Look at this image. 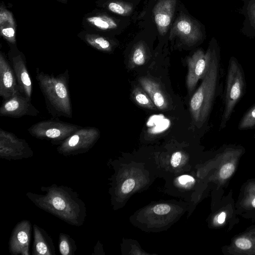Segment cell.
I'll return each instance as SVG.
<instances>
[{
	"label": "cell",
	"instance_id": "obj_5",
	"mask_svg": "<svg viewBox=\"0 0 255 255\" xmlns=\"http://www.w3.org/2000/svg\"><path fill=\"white\" fill-rule=\"evenodd\" d=\"M81 127L55 119L39 122L32 125L27 131L35 138L59 145Z\"/></svg>",
	"mask_w": 255,
	"mask_h": 255
},
{
	"label": "cell",
	"instance_id": "obj_33",
	"mask_svg": "<svg viewBox=\"0 0 255 255\" xmlns=\"http://www.w3.org/2000/svg\"><path fill=\"white\" fill-rule=\"evenodd\" d=\"M226 217V213L222 211L216 217V222L219 225H222L225 222Z\"/></svg>",
	"mask_w": 255,
	"mask_h": 255
},
{
	"label": "cell",
	"instance_id": "obj_13",
	"mask_svg": "<svg viewBox=\"0 0 255 255\" xmlns=\"http://www.w3.org/2000/svg\"><path fill=\"white\" fill-rule=\"evenodd\" d=\"M19 91L18 85L13 69L4 53L0 51V96L2 100H6Z\"/></svg>",
	"mask_w": 255,
	"mask_h": 255
},
{
	"label": "cell",
	"instance_id": "obj_3",
	"mask_svg": "<svg viewBox=\"0 0 255 255\" xmlns=\"http://www.w3.org/2000/svg\"><path fill=\"white\" fill-rule=\"evenodd\" d=\"M36 79L44 96L48 113L53 118H72L73 111L69 89V71L57 76L36 70Z\"/></svg>",
	"mask_w": 255,
	"mask_h": 255
},
{
	"label": "cell",
	"instance_id": "obj_25",
	"mask_svg": "<svg viewBox=\"0 0 255 255\" xmlns=\"http://www.w3.org/2000/svg\"><path fill=\"white\" fill-rule=\"evenodd\" d=\"M146 53L144 45L137 44L134 48L130 58L129 66L134 68L143 65L146 61Z\"/></svg>",
	"mask_w": 255,
	"mask_h": 255
},
{
	"label": "cell",
	"instance_id": "obj_21",
	"mask_svg": "<svg viewBox=\"0 0 255 255\" xmlns=\"http://www.w3.org/2000/svg\"><path fill=\"white\" fill-rule=\"evenodd\" d=\"M231 251L238 254H255V237L245 233L233 240Z\"/></svg>",
	"mask_w": 255,
	"mask_h": 255
},
{
	"label": "cell",
	"instance_id": "obj_17",
	"mask_svg": "<svg viewBox=\"0 0 255 255\" xmlns=\"http://www.w3.org/2000/svg\"><path fill=\"white\" fill-rule=\"evenodd\" d=\"M138 81L143 90L149 96L158 109L165 110L168 108L167 97L158 82L144 77L139 78Z\"/></svg>",
	"mask_w": 255,
	"mask_h": 255
},
{
	"label": "cell",
	"instance_id": "obj_8",
	"mask_svg": "<svg viewBox=\"0 0 255 255\" xmlns=\"http://www.w3.org/2000/svg\"><path fill=\"white\" fill-rule=\"evenodd\" d=\"M8 60L15 75L19 91L31 101L32 82L26 66L24 54L17 45L9 46Z\"/></svg>",
	"mask_w": 255,
	"mask_h": 255
},
{
	"label": "cell",
	"instance_id": "obj_20",
	"mask_svg": "<svg viewBox=\"0 0 255 255\" xmlns=\"http://www.w3.org/2000/svg\"><path fill=\"white\" fill-rule=\"evenodd\" d=\"M243 2L240 13L245 17L242 32L250 37H255V0H241Z\"/></svg>",
	"mask_w": 255,
	"mask_h": 255
},
{
	"label": "cell",
	"instance_id": "obj_19",
	"mask_svg": "<svg viewBox=\"0 0 255 255\" xmlns=\"http://www.w3.org/2000/svg\"><path fill=\"white\" fill-rule=\"evenodd\" d=\"M77 36L87 45L103 52H111L115 46L113 40L103 34L83 29L78 33Z\"/></svg>",
	"mask_w": 255,
	"mask_h": 255
},
{
	"label": "cell",
	"instance_id": "obj_23",
	"mask_svg": "<svg viewBox=\"0 0 255 255\" xmlns=\"http://www.w3.org/2000/svg\"><path fill=\"white\" fill-rule=\"evenodd\" d=\"M58 248L62 255H75L77 246L74 240L69 235L60 233L58 238Z\"/></svg>",
	"mask_w": 255,
	"mask_h": 255
},
{
	"label": "cell",
	"instance_id": "obj_7",
	"mask_svg": "<svg viewBox=\"0 0 255 255\" xmlns=\"http://www.w3.org/2000/svg\"><path fill=\"white\" fill-rule=\"evenodd\" d=\"M33 151L26 141L0 128V157L7 160L30 158Z\"/></svg>",
	"mask_w": 255,
	"mask_h": 255
},
{
	"label": "cell",
	"instance_id": "obj_27",
	"mask_svg": "<svg viewBox=\"0 0 255 255\" xmlns=\"http://www.w3.org/2000/svg\"><path fill=\"white\" fill-rule=\"evenodd\" d=\"M236 166L234 162H228L220 168L219 175L221 179L227 180L230 178L235 171Z\"/></svg>",
	"mask_w": 255,
	"mask_h": 255
},
{
	"label": "cell",
	"instance_id": "obj_9",
	"mask_svg": "<svg viewBox=\"0 0 255 255\" xmlns=\"http://www.w3.org/2000/svg\"><path fill=\"white\" fill-rule=\"evenodd\" d=\"M211 55L212 43L210 42L206 53L202 49H198L188 58L186 85L190 93L194 89L198 81L205 76L210 63Z\"/></svg>",
	"mask_w": 255,
	"mask_h": 255
},
{
	"label": "cell",
	"instance_id": "obj_16",
	"mask_svg": "<svg viewBox=\"0 0 255 255\" xmlns=\"http://www.w3.org/2000/svg\"><path fill=\"white\" fill-rule=\"evenodd\" d=\"M32 255H55L53 240L46 231L34 224L32 226Z\"/></svg>",
	"mask_w": 255,
	"mask_h": 255
},
{
	"label": "cell",
	"instance_id": "obj_15",
	"mask_svg": "<svg viewBox=\"0 0 255 255\" xmlns=\"http://www.w3.org/2000/svg\"><path fill=\"white\" fill-rule=\"evenodd\" d=\"M0 33L9 46L16 45V22L3 1L0 6Z\"/></svg>",
	"mask_w": 255,
	"mask_h": 255
},
{
	"label": "cell",
	"instance_id": "obj_12",
	"mask_svg": "<svg viewBox=\"0 0 255 255\" xmlns=\"http://www.w3.org/2000/svg\"><path fill=\"white\" fill-rule=\"evenodd\" d=\"M82 26L85 30L103 34L116 29L118 23L106 13L95 9L84 15Z\"/></svg>",
	"mask_w": 255,
	"mask_h": 255
},
{
	"label": "cell",
	"instance_id": "obj_28",
	"mask_svg": "<svg viewBox=\"0 0 255 255\" xmlns=\"http://www.w3.org/2000/svg\"><path fill=\"white\" fill-rule=\"evenodd\" d=\"M135 184V181L132 178L126 180L122 185V192L124 194H128L134 188Z\"/></svg>",
	"mask_w": 255,
	"mask_h": 255
},
{
	"label": "cell",
	"instance_id": "obj_11",
	"mask_svg": "<svg viewBox=\"0 0 255 255\" xmlns=\"http://www.w3.org/2000/svg\"><path fill=\"white\" fill-rule=\"evenodd\" d=\"M32 225L28 220L18 222L12 230L8 243L11 255H30Z\"/></svg>",
	"mask_w": 255,
	"mask_h": 255
},
{
	"label": "cell",
	"instance_id": "obj_2",
	"mask_svg": "<svg viewBox=\"0 0 255 255\" xmlns=\"http://www.w3.org/2000/svg\"><path fill=\"white\" fill-rule=\"evenodd\" d=\"M211 42L210 63L201 84L192 95L189 103L192 119L199 128L206 121L210 114L220 80V47L215 38Z\"/></svg>",
	"mask_w": 255,
	"mask_h": 255
},
{
	"label": "cell",
	"instance_id": "obj_6",
	"mask_svg": "<svg viewBox=\"0 0 255 255\" xmlns=\"http://www.w3.org/2000/svg\"><path fill=\"white\" fill-rule=\"evenodd\" d=\"M100 130L95 127H81L59 144L56 150L65 156L85 153L93 147L100 137Z\"/></svg>",
	"mask_w": 255,
	"mask_h": 255
},
{
	"label": "cell",
	"instance_id": "obj_10",
	"mask_svg": "<svg viewBox=\"0 0 255 255\" xmlns=\"http://www.w3.org/2000/svg\"><path fill=\"white\" fill-rule=\"evenodd\" d=\"M19 91L12 96L2 100L0 108V116L19 118L24 116H36L39 111Z\"/></svg>",
	"mask_w": 255,
	"mask_h": 255
},
{
	"label": "cell",
	"instance_id": "obj_30",
	"mask_svg": "<svg viewBox=\"0 0 255 255\" xmlns=\"http://www.w3.org/2000/svg\"><path fill=\"white\" fill-rule=\"evenodd\" d=\"M182 158V153L180 151H176L172 155L170 163L174 167H177L180 163Z\"/></svg>",
	"mask_w": 255,
	"mask_h": 255
},
{
	"label": "cell",
	"instance_id": "obj_32",
	"mask_svg": "<svg viewBox=\"0 0 255 255\" xmlns=\"http://www.w3.org/2000/svg\"><path fill=\"white\" fill-rule=\"evenodd\" d=\"M245 191V194L255 197V183L249 184Z\"/></svg>",
	"mask_w": 255,
	"mask_h": 255
},
{
	"label": "cell",
	"instance_id": "obj_31",
	"mask_svg": "<svg viewBox=\"0 0 255 255\" xmlns=\"http://www.w3.org/2000/svg\"><path fill=\"white\" fill-rule=\"evenodd\" d=\"M178 181L180 184L185 185L189 183L194 182L195 179L190 175H183L178 178Z\"/></svg>",
	"mask_w": 255,
	"mask_h": 255
},
{
	"label": "cell",
	"instance_id": "obj_18",
	"mask_svg": "<svg viewBox=\"0 0 255 255\" xmlns=\"http://www.w3.org/2000/svg\"><path fill=\"white\" fill-rule=\"evenodd\" d=\"M173 28L175 33L189 43H195L202 37L198 25L186 17H180Z\"/></svg>",
	"mask_w": 255,
	"mask_h": 255
},
{
	"label": "cell",
	"instance_id": "obj_35",
	"mask_svg": "<svg viewBox=\"0 0 255 255\" xmlns=\"http://www.w3.org/2000/svg\"><path fill=\"white\" fill-rule=\"evenodd\" d=\"M254 137L255 139V134H254Z\"/></svg>",
	"mask_w": 255,
	"mask_h": 255
},
{
	"label": "cell",
	"instance_id": "obj_26",
	"mask_svg": "<svg viewBox=\"0 0 255 255\" xmlns=\"http://www.w3.org/2000/svg\"><path fill=\"white\" fill-rule=\"evenodd\" d=\"M255 128V104L251 107L241 119L238 126L240 130Z\"/></svg>",
	"mask_w": 255,
	"mask_h": 255
},
{
	"label": "cell",
	"instance_id": "obj_34",
	"mask_svg": "<svg viewBox=\"0 0 255 255\" xmlns=\"http://www.w3.org/2000/svg\"><path fill=\"white\" fill-rule=\"evenodd\" d=\"M59 2H61L63 4H67L68 3V0H56Z\"/></svg>",
	"mask_w": 255,
	"mask_h": 255
},
{
	"label": "cell",
	"instance_id": "obj_4",
	"mask_svg": "<svg viewBox=\"0 0 255 255\" xmlns=\"http://www.w3.org/2000/svg\"><path fill=\"white\" fill-rule=\"evenodd\" d=\"M246 83L243 67L234 56L230 57L226 76L224 108L220 129H223L230 120L235 108L246 91Z\"/></svg>",
	"mask_w": 255,
	"mask_h": 255
},
{
	"label": "cell",
	"instance_id": "obj_29",
	"mask_svg": "<svg viewBox=\"0 0 255 255\" xmlns=\"http://www.w3.org/2000/svg\"><path fill=\"white\" fill-rule=\"evenodd\" d=\"M169 205L165 204H160L155 205L153 209L154 213L158 215H165L170 211Z\"/></svg>",
	"mask_w": 255,
	"mask_h": 255
},
{
	"label": "cell",
	"instance_id": "obj_22",
	"mask_svg": "<svg viewBox=\"0 0 255 255\" xmlns=\"http://www.w3.org/2000/svg\"><path fill=\"white\" fill-rule=\"evenodd\" d=\"M97 7L107 9L113 13L126 15L131 10V7L128 4L116 0H99L96 2Z\"/></svg>",
	"mask_w": 255,
	"mask_h": 255
},
{
	"label": "cell",
	"instance_id": "obj_14",
	"mask_svg": "<svg viewBox=\"0 0 255 255\" xmlns=\"http://www.w3.org/2000/svg\"><path fill=\"white\" fill-rule=\"evenodd\" d=\"M175 0H160L154 7V20L160 34L166 32L175 9Z\"/></svg>",
	"mask_w": 255,
	"mask_h": 255
},
{
	"label": "cell",
	"instance_id": "obj_24",
	"mask_svg": "<svg viewBox=\"0 0 255 255\" xmlns=\"http://www.w3.org/2000/svg\"><path fill=\"white\" fill-rule=\"evenodd\" d=\"M132 95L139 106L151 110L157 108L147 94L140 88H135L132 91Z\"/></svg>",
	"mask_w": 255,
	"mask_h": 255
},
{
	"label": "cell",
	"instance_id": "obj_1",
	"mask_svg": "<svg viewBox=\"0 0 255 255\" xmlns=\"http://www.w3.org/2000/svg\"><path fill=\"white\" fill-rule=\"evenodd\" d=\"M42 194L28 192L26 197L37 207L66 223L80 227L85 222L87 208L78 193L72 188L53 184L41 186Z\"/></svg>",
	"mask_w": 255,
	"mask_h": 255
}]
</instances>
